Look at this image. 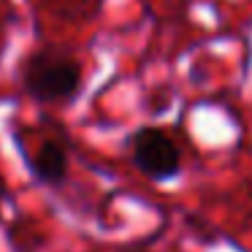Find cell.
<instances>
[{
    "label": "cell",
    "mask_w": 252,
    "mask_h": 252,
    "mask_svg": "<svg viewBox=\"0 0 252 252\" xmlns=\"http://www.w3.org/2000/svg\"><path fill=\"white\" fill-rule=\"evenodd\" d=\"M22 87L35 100H71L82 87V65L63 49H38L22 63Z\"/></svg>",
    "instance_id": "obj_1"
},
{
    "label": "cell",
    "mask_w": 252,
    "mask_h": 252,
    "mask_svg": "<svg viewBox=\"0 0 252 252\" xmlns=\"http://www.w3.org/2000/svg\"><path fill=\"white\" fill-rule=\"evenodd\" d=\"M133 163L149 179H171L179 174V149L158 127H144L133 136Z\"/></svg>",
    "instance_id": "obj_2"
},
{
    "label": "cell",
    "mask_w": 252,
    "mask_h": 252,
    "mask_svg": "<svg viewBox=\"0 0 252 252\" xmlns=\"http://www.w3.org/2000/svg\"><path fill=\"white\" fill-rule=\"evenodd\" d=\"M30 168H33V174L38 176L41 182H46V185H60V182L65 179V174H68L65 147H63L60 141H52V138L41 141L38 152H35L33 160H30Z\"/></svg>",
    "instance_id": "obj_3"
}]
</instances>
